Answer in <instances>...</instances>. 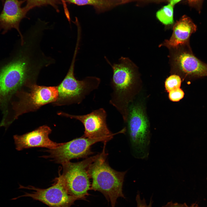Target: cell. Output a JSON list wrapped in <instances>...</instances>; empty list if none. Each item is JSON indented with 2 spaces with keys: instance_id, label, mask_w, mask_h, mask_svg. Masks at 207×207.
<instances>
[{
  "instance_id": "6da1fadb",
  "label": "cell",
  "mask_w": 207,
  "mask_h": 207,
  "mask_svg": "<svg viewBox=\"0 0 207 207\" xmlns=\"http://www.w3.org/2000/svg\"><path fill=\"white\" fill-rule=\"evenodd\" d=\"M44 58L34 47L28 46L15 59L0 70V107L3 115L16 91L27 85L36 83L41 70L46 66Z\"/></svg>"
},
{
  "instance_id": "7a4b0ae2",
  "label": "cell",
  "mask_w": 207,
  "mask_h": 207,
  "mask_svg": "<svg viewBox=\"0 0 207 207\" xmlns=\"http://www.w3.org/2000/svg\"><path fill=\"white\" fill-rule=\"evenodd\" d=\"M104 142L102 152L90 165L88 173L92 179L90 190L101 192L112 207H115L118 198H125L122 192L125 175L127 172L118 171L112 168L106 160L107 154Z\"/></svg>"
},
{
  "instance_id": "3957f363",
  "label": "cell",
  "mask_w": 207,
  "mask_h": 207,
  "mask_svg": "<svg viewBox=\"0 0 207 207\" xmlns=\"http://www.w3.org/2000/svg\"><path fill=\"white\" fill-rule=\"evenodd\" d=\"M111 66L113 75L111 79L112 92L110 103L120 114L124 122L127 121L129 103L133 93L137 77V67L128 57H121L119 63Z\"/></svg>"
},
{
  "instance_id": "277c9868",
  "label": "cell",
  "mask_w": 207,
  "mask_h": 207,
  "mask_svg": "<svg viewBox=\"0 0 207 207\" xmlns=\"http://www.w3.org/2000/svg\"><path fill=\"white\" fill-rule=\"evenodd\" d=\"M79 42H76L73 57L68 71L63 80L57 86L58 96L53 103L54 106H61L81 103L87 96L98 89L100 79L94 76H88L81 80L76 79L74 74L75 59Z\"/></svg>"
},
{
  "instance_id": "5b68a950",
  "label": "cell",
  "mask_w": 207,
  "mask_h": 207,
  "mask_svg": "<svg viewBox=\"0 0 207 207\" xmlns=\"http://www.w3.org/2000/svg\"><path fill=\"white\" fill-rule=\"evenodd\" d=\"M16 99L12 102L14 115L12 122L20 116L35 111L46 104L53 103L57 99V86L39 85L30 83L17 91L14 94Z\"/></svg>"
},
{
  "instance_id": "8992f818",
  "label": "cell",
  "mask_w": 207,
  "mask_h": 207,
  "mask_svg": "<svg viewBox=\"0 0 207 207\" xmlns=\"http://www.w3.org/2000/svg\"><path fill=\"white\" fill-rule=\"evenodd\" d=\"M127 133L131 149L134 157L145 159L149 154L150 143L147 119L140 106H129L127 121Z\"/></svg>"
},
{
  "instance_id": "52a82bcc",
  "label": "cell",
  "mask_w": 207,
  "mask_h": 207,
  "mask_svg": "<svg viewBox=\"0 0 207 207\" xmlns=\"http://www.w3.org/2000/svg\"><path fill=\"white\" fill-rule=\"evenodd\" d=\"M97 156V154L79 162L69 161L62 164V173H59V175L70 195L86 200V196L89 195L88 191L91 184L88 169Z\"/></svg>"
},
{
  "instance_id": "ba28073f",
  "label": "cell",
  "mask_w": 207,
  "mask_h": 207,
  "mask_svg": "<svg viewBox=\"0 0 207 207\" xmlns=\"http://www.w3.org/2000/svg\"><path fill=\"white\" fill-rule=\"evenodd\" d=\"M171 67L185 77L197 78L207 76V64L193 53L189 43L169 49Z\"/></svg>"
},
{
  "instance_id": "9c48e42d",
  "label": "cell",
  "mask_w": 207,
  "mask_h": 207,
  "mask_svg": "<svg viewBox=\"0 0 207 207\" xmlns=\"http://www.w3.org/2000/svg\"><path fill=\"white\" fill-rule=\"evenodd\" d=\"M111 137L95 139L81 137L74 139L53 149L46 151L49 154L44 156L50 158L55 163L62 165L74 159L86 158L93 154L91 147L94 144L100 141L108 142Z\"/></svg>"
},
{
  "instance_id": "30bf717a",
  "label": "cell",
  "mask_w": 207,
  "mask_h": 207,
  "mask_svg": "<svg viewBox=\"0 0 207 207\" xmlns=\"http://www.w3.org/2000/svg\"><path fill=\"white\" fill-rule=\"evenodd\" d=\"M19 188L32 190L12 200L22 197H29L45 204L49 207H70L74 202L80 199L70 195L68 193L60 176L54 179L52 185L46 189H41L32 186L24 187L20 185Z\"/></svg>"
},
{
  "instance_id": "8fae6325",
  "label": "cell",
  "mask_w": 207,
  "mask_h": 207,
  "mask_svg": "<svg viewBox=\"0 0 207 207\" xmlns=\"http://www.w3.org/2000/svg\"><path fill=\"white\" fill-rule=\"evenodd\" d=\"M57 114L80 122L84 127V134L83 136L85 137L92 139L113 137L116 135L124 133L126 131L125 127L118 132L112 133L107 125L106 112L102 108L85 115H71L62 112H58Z\"/></svg>"
},
{
  "instance_id": "7c38bea8",
  "label": "cell",
  "mask_w": 207,
  "mask_h": 207,
  "mask_svg": "<svg viewBox=\"0 0 207 207\" xmlns=\"http://www.w3.org/2000/svg\"><path fill=\"white\" fill-rule=\"evenodd\" d=\"M51 131L49 127L44 125L22 135H14L13 137L16 149L19 151L35 147L53 149L63 144L64 143H57L50 139L49 135Z\"/></svg>"
},
{
  "instance_id": "4fadbf2b",
  "label": "cell",
  "mask_w": 207,
  "mask_h": 207,
  "mask_svg": "<svg viewBox=\"0 0 207 207\" xmlns=\"http://www.w3.org/2000/svg\"><path fill=\"white\" fill-rule=\"evenodd\" d=\"M26 0H5L3 10L0 14V31L5 34L12 29L17 30L21 38V45H23L24 40L19 29L21 20L26 17L22 5Z\"/></svg>"
},
{
  "instance_id": "5bb4252c",
  "label": "cell",
  "mask_w": 207,
  "mask_h": 207,
  "mask_svg": "<svg viewBox=\"0 0 207 207\" xmlns=\"http://www.w3.org/2000/svg\"><path fill=\"white\" fill-rule=\"evenodd\" d=\"M173 28L172 34L170 38L165 40L159 46H165L169 49L189 43L191 34L197 30L196 25L186 15H184L177 21Z\"/></svg>"
},
{
  "instance_id": "9a60e30c",
  "label": "cell",
  "mask_w": 207,
  "mask_h": 207,
  "mask_svg": "<svg viewBox=\"0 0 207 207\" xmlns=\"http://www.w3.org/2000/svg\"><path fill=\"white\" fill-rule=\"evenodd\" d=\"M65 3L78 5L93 6L97 12L109 10L116 6L129 3V0H64Z\"/></svg>"
},
{
  "instance_id": "2e32d148",
  "label": "cell",
  "mask_w": 207,
  "mask_h": 207,
  "mask_svg": "<svg viewBox=\"0 0 207 207\" xmlns=\"http://www.w3.org/2000/svg\"><path fill=\"white\" fill-rule=\"evenodd\" d=\"M173 6L169 3L156 13L157 18L165 26H170L174 24Z\"/></svg>"
},
{
  "instance_id": "e0dca14e",
  "label": "cell",
  "mask_w": 207,
  "mask_h": 207,
  "mask_svg": "<svg viewBox=\"0 0 207 207\" xmlns=\"http://www.w3.org/2000/svg\"><path fill=\"white\" fill-rule=\"evenodd\" d=\"M26 5L23 7L26 14L30 10L34 7L48 5H51L58 12L60 11L58 5L62 4L61 0H26Z\"/></svg>"
},
{
  "instance_id": "ac0fdd59",
  "label": "cell",
  "mask_w": 207,
  "mask_h": 207,
  "mask_svg": "<svg viewBox=\"0 0 207 207\" xmlns=\"http://www.w3.org/2000/svg\"><path fill=\"white\" fill-rule=\"evenodd\" d=\"M181 83V78L178 75L172 74L166 78L165 83L166 90L168 92L173 89L180 88Z\"/></svg>"
},
{
  "instance_id": "d6986e66",
  "label": "cell",
  "mask_w": 207,
  "mask_h": 207,
  "mask_svg": "<svg viewBox=\"0 0 207 207\" xmlns=\"http://www.w3.org/2000/svg\"><path fill=\"white\" fill-rule=\"evenodd\" d=\"M169 97L173 101H178L184 97V93L180 88L173 89L169 92Z\"/></svg>"
},
{
  "instance_id": "ffe728a7",
  "label": "cell",
  "mask_w": 207,
  "mask_h": 207,
  "mask_svg": "<svg viewBox=\"0 0 207 207\" xmlns=\"http://www.w3.org/2000/svg\"><path fill=\"white\" fill-rule=\"evenodd\" d=\"M136 200L137 203V207H152V200H151L149 204L147 205L144 199L143 200L141 199L139 194L137 195Z\"/></svg>"
},
{
  "instance_id": "44dd1931",
  "label": "cell",
  "mask_w": 207,
  "mask_h": 207,
  "mask_svg": "<svg viewBox=\"0 0 207 207\" xmlns=\"http://www.w3.org/2000/svg\"><path fill=\"white\" fill-rule=\"evenodd\" d=\"M197 204L195 203L192 204L190 206H189L185 203L181 204L177 203H174L171 202H168L166 204L162 207H197Z\"/></svg>"
},
{
  "instance_id": "7402d4cb",
  "label": "cell",
  "mask_w": 207,
  "mask_h": 207,
  "mask_svg": "<svg viewBox=\"0 0 207 207\" xmlns=\"http://www.w3.org/2000/svg\"><path fill=\"white\" fill-rule=\"evenodd\" d=\"M189 5L200 11L203 0H187Z\"/></svg>"
},
{
  "instance_id": "603a6c76",
  "label": "cell",
  "mask_w": 207,
  "mask_h": 207,
  "mask_svg": "<svg viewBox=\"0 0 207 207\" xmlns=\"http://www.w3.org/2000/svg\"><path fill=\"white\" fill-rule=\"evenodd\" d=\"M61 0L62 2V4L63 5L65 15L66 17H68L70 16V13L67 8L66 3H65L64 0Z\"/></svg>"
},
{
  "instance_id": "cb8c5ba5",
  "label": "cell",
  "mask_w": 207,
  "mask_h": 207,
  "mask_svg": "<svg viewBox=\"0 0 207 207\" xmlns=\"http://www.w3.org/2000/svg\"><path fill=\"white\" fill-rule=\"evenodd\" d=\"M182 0H167L169 3L174 5L177 3H178Z\"/></svg>"
},
{
  "instance_id": "d4e9b609",
  "label": "cell",
  "mask_w": 207,
  "mask_h": 207,
  "mask_svg": "<svg viewBox=\"0 0 207 207\" xmlns=\"http://www.w3.org/2000/svg\"><path fill=\"white\" fill-rule=\"evenodd\" d=\"M164 0H131V2L134 1H164Z\"/></svg>"
},
{
  "instance_id": "484cf974",
  "label": "cell",
  "mask_w": 207,
  "mask_h": 207,
  "mask_svg": "<svg viewBox=\"0 0 207 207\" xmlns=\"http://www.w3.org/2000/svg\"><path fill=\"white\" fill-rule=\"evenodd\" d=\"M1 1L2 3L3 4V5L4 3V2L5 0H1Z\"/></svg>"
}]
</instances>
